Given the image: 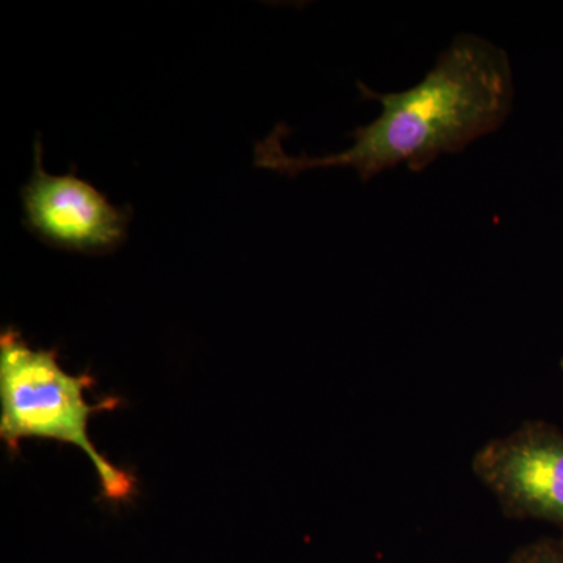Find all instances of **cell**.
<instances>
[{
  "mask_svg": "<svg viewBox=\"0 0 563 563\" xmlns=\"http://www.w3.org/2000/svg\"><path fill=\"white\" fill-rule=\"evenodd\" d=\"M95 385L91 374L73 376L60 366L58 350H35L20 331L3 329L0 335V439L11 455L20 454L25 439L73 444L90 459L102 496L128 503L136 493V479L96 450L88 437L92 415L109 412L121 404L109 396L101 402L85 401Z\"/></svg>",
  "mask_w": 563,
  "mask_h": 563,
  "instance_id": "2",
  "label": "cell"
},
{
  "mask_svg": "<svg viewBox=\"0 0 563 563\" xmlns=\"http://www.w3.org/2000/svg\"><path fill=\"white\" fill-rule=\"evenodd\" d=\"M362 98L380 103V114L350 133L347 150L322 157L285 152V124L255 146V165L288 176L317 168H352L362 181L406 165L421 173L440 155L455 154L498 131L514 102L509 55L483 36L462 33L413 87L379 92L357 84Z\"/></svg>",
  "mask_w": 563,
  "mask_h": 563,
  "instance_id": "1",
  "label": "cell"
},
{
  "mask_svg": "<svg viewBox=\"0 0 563 563\" xmlns=\"http://www.w3.org/2000/svg\"><path fill=\"white\" fill-rule=\"evenodd\" d=\"M24 225L44 244L77 254L106 255L122 246L131 224V207L113 206L76 172L52 176L35 141L31 180L21 188Z\"/></svg>",
  "mask_w": 563,
  "mask_h": 563,
  "instance_id": "4",
  "label": "cell"
},
{
  "mask_svg": "<svg viewBox=\"0 0 563 563\" xmlns=\"http://www.w3.org/2000/svg\"><path fill=\"white\" fill-rule=\"evenodd\" d=\"M561 365H562V369H563V361H562Z\"/></svg>",
  "mask_w": 563,
  "mask_h": 563,
  "instance_id": "6",
  "label": "cell"
},
{
  "mask_svg": "<svg viewBox=\"0 0 563 563\" xmlns=\"http://www.w3.org/2000/svg\"><path fill=\"white\" fill-rule=\"evenodd\" d=\"M507 563H563V537H548L525 544Z\"/></svg>",
  "mask_w": 563,
  "mask_h": 563,
  "instance_id": "5",
  "label": "cell"
},
{
  "mask_svg": "<svg viewBox=\"0 0 563 563\" xmlns=\"http://www.w3.org/2000/svg\"><path fill=\"white\" fill-rule=\"evenodd\" d=\"M473 473L510 520H536L563 531V432L547 421H525L485 443Z\"/></svg>",
  "mask_w": 563,
  "mask_h": 563,
  "instance_id": "3",
  "label": "cell"
}]
</instances>
